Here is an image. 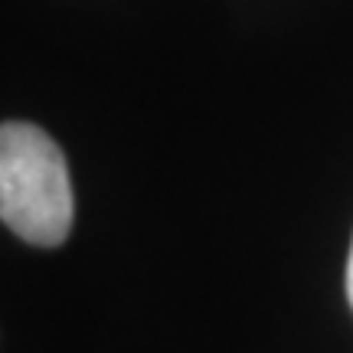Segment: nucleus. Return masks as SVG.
Masks as SVG:
<instances>
[{"mask_svg": "<svg viewBox=\"0 0 353 353\" xmlns=\"http://www.w3.org/2000/svg\"><path fill=\"white\" fill-rule=\"evenodd\" d=\"M0 219L30 245H59L72 229V187L59 144L37 125L0 128Z\"/></svg>", "mask_w": 353, "mask_h": 353, "instance_id": "obj_1", "label": "nucleus"}, {"mask_svg": "<svg viewBox=\"0 0 353 353\" xmlns=\"http://www.w3.org/2000/svg\"><path fill=\"white\" fill-rule=\"evenodd\" d=\"M347 298L353 307V242H350V259H347Z\"/></svg>", "mask_w": 353, "mask_h": 353, "instance_id": "obj_2", "label": "nucleus"}]
</instances>
